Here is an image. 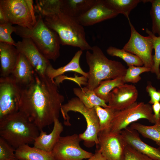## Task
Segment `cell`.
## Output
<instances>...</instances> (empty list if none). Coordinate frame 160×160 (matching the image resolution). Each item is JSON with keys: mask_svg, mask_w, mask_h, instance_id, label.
<instances>
[{"mask_svg": "<svg viewBox=\"0 0 160 160\" xmlns=\"http://www.w3.org/2000/svg\"><path fill=\"white\" fill-rule=\"evenodd\" d=\"M98 138V149L106 160H124V151L127 144L121 133L99 132Z\"/></svg>", "mask_w": 160, "mask_h": 160, "instance_id": "7c38bea8", "label": "cell"}, {"mask_svg": "<svg viewBox=\"0 0 160 160\" xmlns=\"http://www.w3.org/2000/svg\"><path fill=\"white\" fill-rule=\"evenodd\" d=\"M15 47L19 52L25 56L36 73L40 75H46V69L50 63L31 39L22 38L21 41L16 43Z\"/></svg>", "mask_w": 160, "mask_h": 160, "instance_id": "4fadbf2b", "label": "cell"}, {"mask_svg": "<svg viewBox=\"0 0 160 160\" xmlns=\"http://www.w3.org/2000/svg\"><path fill=\"white\" fill-rule=\"evenodd\" d=\"M138 95V92L135 86L124 84L110 93L108 105L116 110H121L136 102Z\"/></svg>", "mask_w": 160, "mask_h": 160, "instance_id": "9a60e30c", "label": "cell"}, {"mask_svg": "<svg viewBox=\"0 0 160 160\" xmlns=\"http://www.w3.org/2000/svg\"><path fill=\"white\" fill-rule=\"evenodd\" d=\"M131 30V36L128 42L123 47L125 50L138 56L142 61L144 66L151 69L153 65V41L152 37L144 36L139 33L128 19Z\"/></svg>", "mask_w": 160, "mask_h": 160, "instance_id": "30bf717a", "label": "cell"}, {"mask_svg": "<svg viewBox=\"0 0 160 160\" xmlns=\"http://www.w3.org/2000/svg\"><path fill=\"white\" fill-rule=\"evenodd\" d=\"M107 54L111 56H115L123 60L128 66L134 65L142 66L143 63L142 60L137 56L122 49H121L113 47H109L106 50Z\"/></svg>", "mask_w": 160, "mask_h": 160, "instance_id": "83f0119b", "label": "cell"}, {"mask_svg": "<svg viewBox=\"0 0 160 160\" xmlns=\"http://www.w3.org/2000/svg\"><path fill=\"white\" fill-rule=\"evenodd\" d=\"M60 3L40 15L49 28L58 35L62 45H69L82 50H91L92 47L87 42L83 26L76 18L63 12Z\"/></svg>", "mask_w": 160, "mask_h": 160, "instance_id": "7a4b0ae2", "label": "cell"}, {"mask_svg": "<svg viewBox=\"0 0 160 160\" xmlns=\"http://www.w3.org/2000/svg\"><path fill=\"white\" fill-rule=\"evenodd\" d=\"M79 112L85 118L87 123L85 131L79 135L80 138L84 141L87 147H92L95 144L98 148V133L99 132V121L94 108H89L86 106L77 97L72 98L68 102L62 104L60 112L64 119L65 125L70 126V117L68 114L69 111Z\"/></svg>", "mask_w": 160, "mask_h": 160, "instance_id": "8992f818", "label": "cell"}, {"mask_svg": "<svg viewBox=\"0 0 160 160\" xmlns=\"http://www.w3.org/2000/svg\"><path fill=\"white\" fill-rule=\"evenodd\" d=\"M130 127L136 130L143 137L151 139L160 147V118L152 126L144 125L134 122Z\"/></svg>", "mask_w": 160, "mask_h": 160, "instance_id": "cb8c5ba5", "label": "cell"}, {"mask_svg": "<svg viewBox=\"0 0 160 160\" xmlns=\"http://www.w3.org/2000/svg\"><path fill=\"white\" fill-rule=\"evenodd\" d=\"M87 51L86 60L89 71L86 87L94 90L104 80L124 77L127 69L120 62L108 59L98 46Z\"/></svg>", "mask_w": 160, "mask_h": 160, "instance_id": "277c9868", "label": "cell"}, {"mask_svg": "<svg viewBox=\"0 0 160 160\" xmlns=\"http://www.w3.org/2000/svg\"><path fill=\"white\" fill-rule=\"evenodd\" d=\"M152 108L154 113V117L156 121L160 118V103H155L152 105Z\"/></svg>", "mask_w": 160, "mask_h": 160, "instance_id": "d590c367", "label": "cell"}, {"mask_svg": "<svg viewBox=\"0 0 160 160\" xmlns=\"http://www.w3.org/2000/svg\"><path fill=\"white\" fill-rule=\"evenodd\" d=\"M83 160H106L100 151L97 149L95 153L90 158Z\"/></svg>", "mask_w": 160, "mask_h": 160, "instance_id": "8d00e7d4", "label": "cell"}, {"mask_svg": "<svg viewBox=\"0 0 160 160\" xmlns=\"http://www.w3.org/2000/svg\"><path fill=\"white\" fill-rule=\"evenodd\" d=\"M39 130L26 115L18 111L0 119V137L15 149L33 143Z\"/></svg>", "mask_w": 160, "mask_h": 160, "instance_id": "3957f363", "label": "cell"}, {"mask_svg": "<svg viewBox=\"0 0 160 160\" xmlns=\"http://www.w3.org/2000/svg\"><path fill=\"white\" fill-rule=\"evenodd\" d=\"M19 53L15 46L0 42L1 77H7L11 75Z\"/></svg>", "mask_w": 160, "mask_h": 160, "instance_id": "d6986e66", "label": "cell"}, {"mask_svg": "<svg viewBox=\"0 0 160 160\" xmlns=\"http://www.w3.org/2000/svg\"><path fill=\"white\" fill-rule=\"evenodd\" d=\"M124 160H155L127 145L124 151Z\"/></svg>", "mask_w": 160, "mask_h": 160, "instance_id": "836d02e7", "label": "cell"}, {"mask_svg": "<svg viewBox=\"0 0 160 160\" xmlns=\"http://www.w3.org/2000/svg\"><path fill=\"white\" fill-rule=\"evenodd\" d=\"M35 71L22 54H19L15 65L10 75L20 87L26 86L34 79Z\"/></svg>", "mask_w": 160, "mask_h": 160, "instance_id": "e0dca14e", "label": "cell"}, {"mask_svg": "<svg viewBox=\"0 0 160 160\" xmlns=\"http://www.w3.org/2000/svg\"><path fill=\"white\" fill-rule=\"evenodd\" d=\"M75 95L87 107L89 108L99 106L104 108L109 107L105 102L98 97L94 90L89 89L86 86L83 88L73 89Z\"/></svg>", "mask_w": 160, "mask_h": 160, "instance_id": "603a6c76", "label": "cell"}, {"mask_svg": "<svg viewBox=\"0 0 160 160\" xmlns=\"http://www.w3.org/2000/svg\"><path fill=\"white\" fill-rule=\"evenodd\" d=\"M152 106L143 102H136L125 108L116 110L111 122L110 132L113 134L120 133L130 124L141 119H145L155 124Z\"/></svg>", "mask_w": 160, "mask_h": 160, "instance_id": "ba28073f", "label": "cell"}, {"mask_svg": "<svg viewBox=\"0 0 160 160\" xmlns=\"http://www.w3.org/2000/svg\"><path fill=\"white\" fill-rule=\"evenodd\" d=\"M151 69L144 66H136L130 65L127 69L126 73L124 76V83H136L141 79L140 75L143 73L151 71Z\"/></svg>", "mask_w": 160, "mask_h": 160, "instance_id": "4dcf8cb0", "label": "cell"}, {"mask_svg": "<svg viewBox=\"0 0 160 160\" xmlns=\"http://www.w3.org/2000/svg\"><path fill=\"white\" fill-rule=\"evenodd\" d=\"M82 140L79 135L60 136L52 151L56 160H83L87 159L94 154L82 149L79 143Z\"/></svg>", "mask_w": 160, "mask_h": 160, "instance_id": "9c48e42d", "label": "cell"}, {"mask_svg": "<svg viewBox=\"0 0 160 160\" xmlns=\"http://www.w3.org/2000/svg\"><path fill=\"white\" fill-rule=\"evenodd\" d=\"M18 160H56L51 152H48L28 144L23 145L15 150Z\"/></svg>", "mask_w": 160, "mask_h": 160, "instance_id": "7402d4cb", "label": "cell"}, {"mask_svg": "<svg viewBox=\"0 0 160 160\" xmlns=\"http://www.w3.org/2000/svg\"><path fill=\"white\" fill-rule=\"evenodd\" d=\"M54 127L51 132L47 134L43 130L36 138L33 143L34 147L48 152H51L60 137L63 130V127L58 119H55Z\"/></svg>", "mask_w": 160, "mask_h": 160, "instance_id": "ac0fdd59", "label": "cell"}, {"mask_svg": "<svg viewBox=\"0 0 160 160\" xmlns=\"http://www.w3.org/2000/svg\"><path fill=\"white\" fill-rule=\"evenodd\" d=\"M121 134L127 144L153 159L160 160V147L155 148L144 143L136 130L127 127Z\"/></svg>", "mask_w": 160, "mask_h": 160, "instance_id": "2e32d148", "label": "cell"}, {"mask_svg": "<svg viewBox=\"0 0 160 160\" xmlns=\"http://www.w3.org/2000/svg\"><path fill=\"white\" fill-rule=\"evenodd\" d=\"M96 0H61L60 8L65 13L76 19L89 9Z\"/></svg>", "mask_w": 160, "mask_h": 160, "instance_id": "44dd1931", "label": "cell"}, {"mask_svg": "<svg viewBox=\"0 0 160 160\" xmlns=\"http://www.w3.org/2000/svg\"><path fill=\"white\" fill-rule=\"evenodd\" d=\"M15 150L5 140L0 137V160H18L14 153Z\"/></svg>", "mask_w": 160, "mask_h": 160, "instance_id": "d6a6232c", "label": "cell"}, {"mask_svg": "<svg viewBox=\"0 0 160 160\" xmlns=\"http://www.w3.org/2000/svg\"><path fill=\"white\" fill-rule=\"evenodd\" d=\"M124 77H118L101 81L94 91L95 94L106 103H108L110 93L115 88L122 85Z\"/></svg>", "mask_w": 160, "mask_h": 160, "instance_id": "d4e9b609", "label": "cell"}, {"mask_svg": "<svg viewBox=\"0 0 160 160\" xmlns=\"http://www.w3.org/2000/svg\"><path fill=\"white\" fill-rule=\"evenodd\" d=\"M8 23L2 10L0 9V24Z\"/></svg>", "mask_w": 160, "mask_h": 160, "instance_id": "74e56055", "label": "cell"}, {"mask_svg": "<svg viewBox=\"0 0 160 160\" xmlns=\"http://www.w3.org/2000/svg\"><path fill=\"white\" fill-rule=\"evenodd\" d=\"M83 51H78L71 60L65 65L57 69L53 68L50 63L47 67L45 73L46 75L52 81L56 77L62 75L64 73L68 71H73L81 74L87 78L88 73L84 72L80 67L79 61L82 54Z\"/></svg>", "mask_w": 160, "mask_h": 160, "instance_id": "ffe728a7", "label": "cell"}, {"mask_svg": "<svg viewBox=\"0 0 160 160\" xmlns=\"http://www.w3.org/2000/svg\"><path fill=\"white\" fill-rule=\"evenodd\" d=\"M117 13L124 15L128 19L131 11L143 0H105Z\"/></svg>", "mask_w": 160, "mask_h": 160, "instance_id": "4316f807", "label": "cell"}, {"mask_svg": "<svg viewBox=\"0 0 160 160\" xmlns=\"http://www.w3.org/2000/svg\"><path fill=\"white\" fill-rule=\"evenodd\" d=\"M0 9L8 23L32 28L37 18L32 0H0Z\"/></svg>", "mask_w": 160, "mask_h": 160, "instance_id": "52a82bcc", "label": "cell"}, {"mask_svg": "<svg viewBox=\"0 0 160 160\" xmlns=\"http://www.w3.org/2000/svg\"><path fill=\"white\" fill-rule=\"evenodd\" d=\"M99 121V132H110L111 122L116 110L109 107H95Z\"/></svg>", "mask_w": 160, "mask_h": 160, "instance_id": "484cf974", "label": "cell"}, {"mask_svg": "<svg viewBox=\"0 0 160 160\" xmlns=\"http://www.w3.org/2000/svg\"><path fill=\"white\" fill-rule=\"evenodd\" d=\"M146 90L151 97L149 103L153 104L156 102L160 103V90L157 91L150 83L148 84Z\"/></svg>", "mask_w": 160, "mask_h": 160, "instance_id": "e575fe53", "label": "cell"}, {"mask_svg": "<svg viewBox=\"0 0 160 160\" xmlns=\"http://www.w3.org/2000/svg\"><path fill=\"white\" fill-rule=\"evenodd\" d=\"M21 88L10 76L0 78V119L19 111Z\"/></svg>", "mask_w": 160, "mask_h": 160, "instance_id": "8fae6325", "label": "cell"}, {"mask_svg": "<svg viewBox=\"0 0 160 160\" xmlns=\"http://www.w3.org/2000/svg\"><path fill=\"white\" fill-rule=\"evenodd\" d=\"M151 4L150 15L152 19V32L160 36V0H144L143 3Z\"/></svg>", "mask_w": 160, "mask_h": 160, "instance_id": "f546056e", "label": "cell"}, {"mask_svg": "<svg viewBox=\"0 0 160 160\" xmlns=\"http://www.w3.org/2000/svg\"><path fill=\"white\" fill-rule=\"evenodd\" d=\"M58 87L46 75L36 72L31 83L20 87L19 111L25 114L40 131L59 118L64 97L59 92Z\"/></svg>", "mask_w": 160, "mask_h": 160, "instance_id": "6da1fadb", "label": "cell"}, {"mask_svg": "<svg viewBox=\"0 0 160 160\" xmlns=\"http://www.w3.org/2000/svg\"><path fill=\"white\" fill-rule=\"evenodd\" d=\"M16 30V26L12 24L7 23L0 24V42L7 43L15 47L16 43L12 39L11 33L15 32Z\"/></svg>", "mask_w": 160, "mask_h": 160, "instance_id": "1f68e13d", "label": "cell"}, {"mask_svg": "<svg viewBox=\"0 0 160 160\" xmlns=\"http://www.w3.org/2000/svg\"><path fill=\"white\" fill-rule=\"evenodd\" d=\"M118 15L105 0H96L89 9L76 19L82 26H89L113 18Z\"/></svg>", "mask_w": 160, "mask_h": 160, "instance_id": "5bb4252c", "label": "cell"}, {"mask_svg": "<svg viewBox=\"0 0 160 160\" xmlns=\"http://www.w3.org/2000/svg\"><path fill=\"white\" fill-rule=\"evenodd\" d=\"M15 26V33L22 38L31 39L47 59L55 61L59 57L61 44L59 36L46 25L40 15H38L36 23L31 29Z\"/></svg>", "mask_w": 160, "mask_h": 160, "instance_id": "5b68a950", "label": "cell"}, {"mask_svg": "<svg viewBox=\"0 0 160 160\" xmlns=\"http://www.w3.org/2000/svg\"><path fill=\"white\" fill-rule=\"evenodd\" d=\"M146 32L151 36L153 39V49L155 50V54L153 56V65L151 68V72L155 74L157 78L160 79V36H156L148 28L146 29Z\"/></svg>", "mask_w": 160, "mask_h": 160, "instance_id": "f1b7e54d", "label": "cell"}]
</instances>
